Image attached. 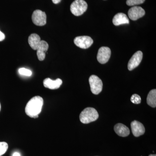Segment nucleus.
Instances as JSON below:
<instances>
[{
	"label": "nucleus",
	"mask_w": 156,
	"mask_h": 156,
	"mask_svg": "<svg viewBox=\"0 0 156 156\" xmlns=\"http://www.w3.org/2000/svg\"><path fill=\"white\" fill-rule=\"evenodd\" d=\"M44 99L39 96H34L29 101L25 107V113L32 118H37L41 112Z\"/></svg>",
	"instance_id": "1"
},
{
	"label": "nucleus",
	"mask_w": 156,
	"mask_h": 156,
	"mask_svg": "<svg viewBox=\"0 0 156 156\" xmlns=\"http://www.w3.org/2000/svg\"><path fill=\"white\" fill-rule=\"evenodd\" d=\"M99 115L95 109L88 107L81 112L80 119L81 122L87 124L96 121Z\"/></svg>",
	"instance_id": "2"
},
{
	"label": "nucleus",
	"mask_w": 156,
	"mask_h": 156,
	"mask_svg": "<svg viewBox=\"0 0 156 156\" xmlns=\"http://www.w3.org/2000/svg\"><path fill=\"white\" fill-rule=\"evenodd\" d=\"M88 5L84 0H75L70 6V11L73 15L80 16L87 11Z\"/></svg>",
	"instance_id": "3"
},
{
	"label": "nucleus",
	"mask_w": 156,
	"mask_h": 156,
	"mask_svg": "<svg viewBox=\"0 0 156 156\" xmlns=\"http://www.w3.org/2000/svg\"><path fill=\"white\" fill-rule=\"evenodd\" d=\"M91 91L93 94L98 95L101 92L103 88V83L101 80L95 75L90 76L89 78Z\"/></svg>",
	"instance_id": "4"
},
{
	"label": "nucleus",
	"mask_w": 156,
	"mask_h": 156,
	"mask_svg": "<svg viewBox=\"0 0 156 156\" xmlns=\"http://www.w3.org/2000/svg\"><path fill=\"white\" fill-rule=\"evenodd\" d=\"M32 20L35 25L43 26L47 23V15L41 10H35L32 15Z\"/></svg>",
	"instance_id": "5"
},
{
	"label": "nucleus",
	"mask_w": 156,
	"mask_h": 156,
	"mask_svg": "<svg viewBox=\"0 0 156 156\" xmlns=\"http://www.w3.org/2000/svg\"><path fill=\"white\" fill-rule=\"evenodd\" d=\"M74 43L79 48L86 49L92 46L93 41L90 37L83 36L76 37L74 40Z\"/></svg>",
	"instance_id": "6"
},
{
	"label": "nucleus",
	"mask_w": 156,
	"mask_h": 156,
	"mask_svg": "<svg viewBox=\"0 0 156 156\" xmlns=\"http://www.w3.org/2000/svg\"><path fill=\"white\" fill-rule=\"evenodd\" d=\"M111 55L110 49L108 47H103L99 49L98 53V61L101 64H105L108 62Z\"/></svg>",
	"instance_id": "7"
},
{
	"label": "nucleus",
	"mask_w": 156,
	"mask_h": 156,
	"mask_svg": "<svg viewBox=\"0 0 156 156\" xmlns=\"http://www.w3.org/2000/svg\"><path fill=\"white\" fill-rule=\"evenodd\" d=\"M145 14V11L141 7L134 6L128 11V17L131 20H136L143 17Z\"/></svg>",
	"instance_id": "8"
},
{
	"label": "nucleus",
	"mask_w": 156,
	"mask_h": 156,
	"mask_svg": "<svg viewBox=\"0 0 156 156\" xmlns=\"http://www.w3.org/2000/svg\"><path fill=\"white\" fill-rule=\"evenodd\" d=\"M143 58V53L141 51H138L134 53L130 58L128 65V69L131 71L137 67L140 64Z\"/></svg>",
	"instance_id": "9"
},
{
	"label": "nucleus",
	"mask_w": 156,
	"mask_h": 156,
	"mask_svg": "<svg viewBox=\"0 0 156 156\" xmlns=\"http://www.w3.org/2000/svg\"><path fill=\"white\" fill-rule=\"evenodd\" d=\"M131 131L132 134L136 137L143 135L145 133V128L142 123L137 121H134L131 122Z\"/></svg>",
	"instance_id": "10"
},
{
	"label": "nucleus",
	"mask_w": 156,
	"mask_h": 156,
	"mask_svg": "<svg viewBox=\"0 0 156 156\" xmlns=\"http://www.w3.org/2000/svg\"><path fill=\"white\" fill-rule=\"evenodd\" d=\"M48 43L44 41H41L36 50L37 56L40 61H43L45 59L46 52L48 51Z\"/></svg>",
	"instance_id": "11"
},
{
	"label": "nucleus",
	"mask_w": 156,
	"mask_h": 156,
	"mask_svg": "<svg viewBox=\"0 0 156 156\" xmlns=\"http://www.w3.org/2000/svg\"><path fill=\"white\" fill-rule=\"evenodd\" d=\"M62 81L61 79H57L55 80L50 79V78H46L44 80L43 83L44 87L52 90L58 89L62 84Z\"/></svg>",
	"instance_id": "12"
},
{
	"label": "nucleus",
	"mask_w": 156,
	"mask_h": 156,
	"mask_svg": "<svg viewBox=\"0 0 156 156\" xmlns=\"http://www.w3.org/2000/svg\"><path fill=\"white\" fill-rule=\"evenodd\" d=\"M112 22L115 25L119 26L122 24H128L129 20L126 14L119 13L116 14L113 17Z\"/></svg>",
	"instance_id": "13"
},
{
	"label": "nucleus",
	"mask_w": 156,
	"mask_h": 156,
	"mask_svg": "<svg viewBox=\"0 0 156 156\" xmlns=\"http://www.w3.org/2000/svg\"><path fill=\"white\" fill-rule=\"evenodd\" d=\"M114 130L119 136L122 137L128 136L130 134V130L128 127L121 123L117 124L115 126Z\"/></svg>",
	"instance_id": "14"
},
{
	"label": "nucleus",
	"mask_w": 156,
	"mask_h": 156,
	"mask_svg": "<svg viewBox=\"0 0 156 156\" xmlns=\"http://www.w3.org/2000/svg\"><path fill=\"white\" fill-rule=\"evenodd\" d=\"M28 41L31 48L34 50H37L41 41V37L36 34H32L29 37Z\"/></svg>",
	"instance_id": "15"
},
{
	"label": "nucleus",
	"mask_w": 156,
	"mask_h": 156,
	"mask_svg": "<svg viewBox=\"0 0 156 156\" xmlns=\"http://www.w3.org/2000/svg\"><path fill=\"white\" fill-rule=\"evenodd\" d=\"M147 102L149 106L153 108L156 106V90L155 89L151 90L148 94L147 98Z\"/></svg>",
	"instance_id": "16"
},
{
	"label": "nucleus",
	"mask_w": 156,
	"mask_h": 156,
	"mask_svg": "<svg viewBox=\"0 0 156 156\" xmlns=\"http://www.w3.org/2000/svg\"><path fill=\"white\" fill-rule=\"evenodd\" d=\"M9 148L8 144L5 142H0V156L4 154Z\"/></svg>",
	"instance_id": "17"
},
{
	"label": "nucleus",
	"mask_w": 156,
	"mask_h": 156,
	"mask_svg": "<svg viewBox=\"0 0 156 156\" xmlns=\"http://www.w3.org/2000/svg\"><path fill=\"white\" fill-rule=\"evenodd\" d=\"M145 1V0H127L126 4L129 6L137 5L143 4Z\"/></svg>",
	"instance_id": "18"
},
{
	"label": "nucleus",
	"mask_w": 156,
	"mask_h": 156,
	"mask_svg": "<svg viewBox=\"0 0 156 156\" xmlns=\"http://www.w3.org/2000/svg\"><path fill=\"white\" fill-rule=\"evenodd\" d=\"M18 72L21 75L27 76H30L32 74L31 71L24 68L19 69L18 70Z\"/></svg>",
	"instance_id": "19"
},
{
	"label": "nucleus",
	"mask_w": 156,
	"mask_h": 156,
	"mask_svg": "<svg viewBox=\"0 0 156 156\" xmlns=\"http://www.w3.org/2000/svg\"><path fill=\"white\" fill-rule=\"evenodd\" d=\"M131 101L133 103L135 104H139L141 102V98L137 94H133L131 96Z\"/></svg>",
	"instance_id": "20"
},
{
	"label": "nucleus",
	"mask_w": 156,
	"mask_h": 156,
	"mask_svg": "<svg viewBox=\"0 0 156 156\" xmlns=\"http://www.w3.org/2000/svg\"><path fill=\"white\" fill-rule=\"evenodd\" d=\"M5 34L3 33L0 30V42L4 41L5 39Z\"/></svg>",
	"instance_id": "21"
},
{
	"label": "nucleus",
	"mask_w": 156,
	"mask_h": 156,
	"mask_svg": "<svg viewBox=\"0 0 156 156\" xmlns=\"http://www.w3.org/2000/svg\"><path fill=\"white\" fill-rule=\"evenodd\" d=\"M53 2L55 4H57L61 2V0H52Z\"/></svg>",
	"instance_id": "22"
},
{
	"label": "nucleus",
	"mask_w": 156,
	"mask_h": 156,
	"mask_svg": "<svg viewBox=\"0 0 156 156\" xmlns=\"http://www.w3.org/2000/svg\"><path fill=\"white\" fill-rule=\"evenodd\" d=\"M13 156H20V155L19 153L15 152L13 154Z\"/></svg>",
	"instance_id": "23"
},
{
	"label": "nucleus",
	"mask_w": 156,
	"mask_h": 156,
	"mask_svg": "<svg viewBox=\"0 0 156 156\" xmlns=\"http://www.w3.org/2000/svg\"><path fill=\"white\" fill-rule=\"evenodd\" d=\"M149 156H156V155L155 154H150L149 155Z\"/></svg>",
	"instance_id": "24"
},
{
	"label": "nucleus",
	"mask_w": 156,
	"mask_h": 156,
	"mask_svg": "<svg viewBox=\"0 0 156 156\" xmlns=\"http://www.w3.org/2000/svg\"><path fill=\"white\" fill-rule=\"evenodd\" d=\"M1 103H0V111H1Z\"/></svg>",
	"instance_id": "25"
}]
</instances>
